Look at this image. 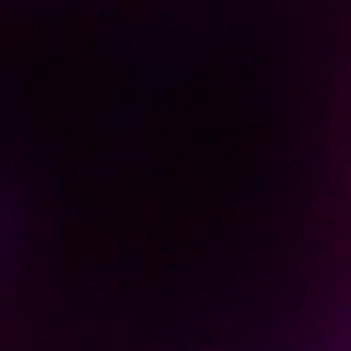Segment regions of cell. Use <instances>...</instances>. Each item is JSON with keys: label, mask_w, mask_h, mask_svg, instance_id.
Segmentation results:
<instances>
[{"label": "cell", "mask_w": 351, "mask_h": 351, "mask_svg": "<svg viewBox=\"0 0 351 351\" xmlns=\"http://www.w3.org/2000/svg\"><path fill=\"white\" fill-rule=\"evenodd\" d=\"M16 237H25V221H16V204L0 196V269H8V254H16Z\"/></svg>", "instance_id": "obj_1"}]
</instances>
